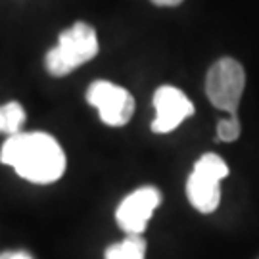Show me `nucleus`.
Wrapping results in <instances>:
<instances>
[{
	"instance_id": "4468645a",
	"label": "nucleus",
	"mask_w": 259,
	"mask_h": 259,
	"mask_svg": "<svg viewBox=\"0 0 259 259\" xmlns=\"http://www.w3.org/2000/svg\"><path fill=\"white\" fill-rule=\"evenodd\" d=\"M0 133H4V119H2V110H0Z\"/></svg>"
},
{
	"instance_id": "39448f33",
	"label": "nucleus",
	"mask_w": 259,
	"mask_h": 259,
	"mask_svg": "<svg viewBox=\"0 0 259 259\" xmlns=\"http://www.w3.org/2000/svg\"><path fill=\"white\" fill-rule=\"evenodd\" d=\"M159 204L161 192L156 186H140L121 200L115 209V221L125 234H142Z\"/></svg>"
},
{
	"instance_id": "ddd939ff",
	"label": "nucleus",
	"mask_w": 259,
	"mask_h": 259,
	"mask_svg": "<svg viewBox=\"0 0 259 259\" xmlns=\"http://www.w3.org/2000/svg\"><path fill=\"white\" fill-rule=\"evenodd\" d=\"M150 2L156 6H161V8H173V6H179L183 0H150Z\"/></svg>"
},
{
	"instance_id": "9d476101",
	"label": "nucleus",
	"mask_w": 259,
	"mask_h": 259,
	"mask_svg": "<svg viewBox=\"0 0 259 259\" xmlns=\"http://www.w3.org/2000/svg\"><path fill=\"white\" fill-rule=\"evenodd\" d=\"M196 171H202L205 175L213 177V179H219L223 181L225 177L229 175V165L225 163V159L217 154H204L198 161L194 163Z\"/></svg>"
},
{
	"instance_id": "f03ea898",
	"label": "nucleus",
	"mask_w": 259,
	"mask_h": 259,
	"mask_svg": "<svg viewBox=\"0 0 259 259\" xmlns=\"http://www.w3.org/2000/svg\"><path fill=\"white\" fill-rule=\"evenodd\" d=\"M100 50L96 29L91 23L75 21L71 27L60 33L58 45L45 56L47 71L52 77H65L77 67L89 64Z\"/></svg>"
},
{
	"instance_id": "f8f14e48",
	"label": "nucleus",
	"mask_w": 259,
	"mask_h": 259,
	"mask_svg": "<svg viewBox=\"0 0 259 259\" xmlns=\"http://www.w3.org/2000/svg\"><path fill=\"white\" fill-rule=\"evenodd\" d=\"M0 259H35L29 251L16 250V251H0Z\"/></svg>"
},
{
	"instance_id": "20e7f679",
	"label": "nucleus",
	"mask_w": 259,
	"mask_h": 259,
	"mask_svg": "<svg viewBox=\"0 0 259 259\" xmlns=\"http://www.w3.org/2000/svg\"><path fill=\"white\" fill-rule=\"evenodd\" d=\"M87 102L96 108L100 121L108 127L127 125L135 113L133 94L111 81H94L87 89Z\"/></svg>"
},
{
	"instance_id": "423d86ee",
	"label": "nucleus",
	"mask_w": 259,
	"mask_h": 259,
	"mask_svg": "<svg viewBox=\"0 0 259 259\" xmlns=\"http://www.w3.org/2000/svg\"><path fill=\"white\" fill-rule=\"evenodd\" d=\"M154 110L156 117L152 121V131L157 135H167L194 113V104L181 89L163 84L154 93Z\"/></svg>"
},
{
	"instance_id": "7ed1b4c3",
	"label": "nucleus",
	"mask_w": 259,
	"mask_h": 259,
	"mask_svg": "<svg viewBox=\"0 0 259 259\" xmlns=\"http://www.w3.org/2000/svg\"><path fill=\"white\" fill-rule=\"evenodd\" d=\"M246 87V73L234 58H221L209 67L205 77V94L217 110L234 115Z\"/></svg>"
},
{
	"instance_id": "0eeeda50",
	"label": "nucleus",
	"mask_w": 259,
	"mask_h": 259,
	"mask_svg": "<svg viewBox=\"0 0 259 259\" xmlns=\"http://www.w3.org/2000/svg\"><path fill=\"white\" fill-rule=\"evenodd\" d=\"M186 196L194 209L200 213H213L221 204V181L192 169L186 181Z\"/></svg>"
},
{
	"instance_id": "6e6552de",
	"label": "nucleus",
	"mask_w": 259,
	"mask_h": 259,
	"mask_svg": "<svg viewBox=\"0 0 259 259\" xmlns=\"http://www.w3.org/2000/svg\"><path fill=\"white\" fill-rule=\"evenodd\" d=\"M104 259H146V240L142 234H127L104 251Z\"/></svg>"
},
{
	"instance_id": "f257e3e1",
	"label": "nucleus",
	"mask_w": 259,
	"mask_h": 259,
	"mask_svg": "<svg viewBox=\"0 0 259 259\" xmlns=\"http://www.w3.org/2000/svg\"><path fill=\"white\" fill-rule=\"evenodd\" d=\"M0 161L33 185H52L65 173V152L60 142L40 131L10 135L0 150Z\"/></svg>"
},
{
	"instance_id": "9b49d317",
	"label": "nucleus",
	"mask_w": 259,
	"mask_h": 259,
	"mask_svg": "<svg viewBox=\"0 0 259 259\" xmlns=\"http://www.w3.org/2000/svg\"><path fill=\"white\" fill-rule=\"evenodd\" d=\"M238 137H240V121L236 113L217 123V139L221 142H234Z\"/></svg>"
},
{
	"instance_id": "1a4fd4ad",
	"label": "nucleus",
	"mask_w": 259,
	"mask_h": 259,
	"mask_svg": "<svg viewBox=\"0 0 259 259\" xmlns=\"http://www.w3.org/2000/svg\"><path fill=\"white\" fill-rule=\"evenodd\" d=\"M2 110V119H4V135H16L21 133V127L25 123V110L23 106L16 100L6 102L4 106H0Z\"/></svg>"
}]
</instances>
